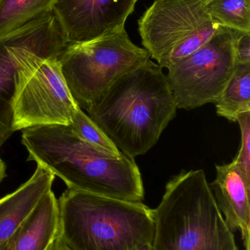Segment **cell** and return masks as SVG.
Wrapping results in <instances>:
<instances>
[{
	"instance_id": "obj_8",
	"label": "cell",
	"mask_w": 250,
	"mask_h": 250,
	"mask_svg": "<svg viewBox=\"0 0 250 250\" xmlns=\"http://www.w3.org/2000/svg\"><path fill=\"white\" fill-rule=\"evenodd\" d=\"M66 44L53 13L0 35V148L15 132V77L26 50L34 48L58 57Z\"/></svg>"
},
{
	"instance_id": "obj_2",
	"label": "cell",
	"mask_w": 250,
	"mask_h": 250,
	"mask_svg": "<svg viewBox=\"0 0 250 250\" xmlns=\"http://www.w3.org/2000/svg\"><path fill=\"white\" fill-rule=\"evenodd\" d=\"M177 108L167 75L148 60L113 82L86 111L121 153L135 159L157 144Z\"/></svg>"
},
{
	"instance_id": "obj_10",
	"label": "cell",
	"mask_w": 250,
	"mask_h": 250,
	"mask_svg": "<svg viewBox=\"0 0 250 250\" xmlns=\"http://www.w3.org/2000/svg\"><path fill=\"white\" fill-rule=\"evenodd\" d=\"M138 0H57L53 15L67 43L125 29Z\"/></svg>"
},
{
	"instance_id": "obj_24",
	"label": "cell",
	"mask_w": 250,
	"mask_h": 250,
	"mask_svg": "<svg viewBox=\"0 0 250 250\" xmlns=\"http://www.w3.org/2000/svg\"><path fill=\"white\" fill-rule=\"evenodd\" d=\"M134 250H153L152 246L151 244H146V245H142V246L139 247V248H136V249Z\"/></svg>"
},
{
	"instance_id": "obj_13",
	"label": "cell",
	"mask_w": 250,
	"mask_h": 250,
	"mask_svg": "<svg viewBox=\"0 0 250 250\" xmlns=\"http://www.w3.org/2000/svg\"><path fill=\"white\" fill-rule=\"evenodd\" d=\"M60 230L58 201L51 189L15 233L13 250H49Z\"/></svg>"
},
{
	"instance_id": "obj_4",
	"label": "cell",
	"mask_w": 250,
	"mask_h": 250,
	"mask_svg": "<svg viewBox=\"0 0 250 250\" xmlns=\"http://www.w3.org/2000/svg\"><path fill=\"white\" fill-rule=\"evenodd\" d=\"M58 201L60 236L70 250H134L152 244L151 208L68 188Z\"/></svg>"
},
{
	"instance_id": "obj_15",
	"label": "cell",
	"mask_w": 250,
	"mask_h": 250,
	"mask_svg": "<svg viewBox=\"0 0 250 250\" xmlns=\"http://www.w3.org/2000/svg\"><path fill=\"white\" fill-rule=\"evenodd\" d=\"M57 0H0V35L53 13Z\"/></svg>"
},
{
	"instance_id": "obj_21",
	"label": "cell",
	"mask_w": 250,
	"mask_h": 250,
	"mask_svg": "<svg viewBox=\"0 0 250 250\" xmlns=\"http://www.w3.org/2000/svg\"><path fill=\"white\" fill-rule=\"evenodd\" d=\"M14 241L15 233L11 237L0 243V250H13Z\"/></svg>"
},
{
	"instance_id": "obj_12",
	"label": "cell",
	"mask_w": 250,
	"mask_h": 250,
	"mask_svg": "<svg viewBox=\"0 0 250 250\" xmlns=\"http://www.w3.org/2000/svg\"><path fill=\"white\" fill-rule=\"evenodd\" d=\"M55 176L37 166L33 174L17 189L0 199V243L11 237L44 195Z\"/></svg>"
},
{
	"instance_id": "obj_22",
	"label": "cell",
	"mask_w": 250,
	"mask_h": 250,
	"mask_svg": "<svg viewBox=\"0 0 250 250\" xmlns=\"http://www.w3.org/2000/svg\"><path fill=\"white\" fill-rule=\"evenodd\" d=\"M49 250H70L67 248L66 245H65L63 241L62 240L60 236L57 237V239L54 241V243L51 245Z\"/></svg>"
},
{
	"instance_id": "obj_14",
	"label": "cell",
	"mask_w": 250,
	"mask_h": 250,
	"mask_svg": "<svg viewBox=\"0 0 250 250\" xmlns=\"http://www.w3.org/2000/svg\"><path fill=\"white\" fill-rule=\"evenodd\" d=\"M217 115L236 122L242 113L250 112V64H238L216 103Z\"/></svg>"
},
{
	"instance_id": "obj_18",
	"label": "cell",
	"mask_w": 250,
	"mask_h": 250,
	"mask_svg": "<svg viewBox=\"0 0 250 250\" xmlns=\"http://www.w3.org/2000/svg\"><path fill=\"white\" fill-rule=\"evenodd\" d=\"M219 26H220L211 23L201 28L199 30L195 32L192 36L189 37L186 41H183L180 45L174 48L167 56V58L159 64V65L162 68L167 69L178 62L189 57V55L202 48L211 39L217 32Z\"/></svg>"
},
{
	"instance_id": "obj_9",
	"label": "cell",
	"mask_w": 250,
	"mask_h": 250,
	"mask_svg": "<svg viewBox=\"0 0 250 250\" xmlns=\"http://www.w3.org/2000/svg\"><path fill=\"white\" fill-rule=\"evenodd\" d=\"M209 0H155L138 21L144 48L161 64L174 48L213 23Z\"/></svg>"
},
{
	"instance_id": "obj_16",
	"label": "cell",
	"mask_w": 250,
	"mask_h": 250,
	"mask_svg": "<svg viewBox=\"0 0 250 250\" xmlns=\"http://www.w3.org/2000/svg\"><path fill=\"white\" fill-rule=\"evenodd\" d=\"M208 10L214 24L250 32V0H209Z\"/></svg>"
},
{
	"instance_id": "obj_6",
	"label": "cell",
	"mask_w": 250,
	"mask_h": 250,
	"mask_svg": "<svg viewBox=\"0 0 250 250\" xmlns=\"http://www.w3.org/2000/svg\"><path fill=\"white\" fill-rule=\"evenodd\" d=\"M78 106L58 57L34 48L26 50L15 77V132L32 126L68 125Z\"/></svg>"
},
{
	"instance_id": "obj_3",
	"label": "cell",
	"mask_w": 250,
	"mask_h": 250,
	"mask_svg": "<svg viewBox=\"0 0 250 250\" xmlns=\"http://www.w3.org/2000/svg\"><path fill=\"white\" fill-rule=\"evenodd\" d=\"M151 213L153 250H239L203 170L172 178Z\"/></svg>"
},
{
	"instance_id": "obj_11",
	"label": "cell",
	"mask_w": 250,
	"mask_h": 250,
	"mask_svg": "<svg viewBox=\"0 0 250 250\" xmlns=\"http://www.w3.org/2000/svg\"><path fill=\"white\" fill-rule=\"evenodd\" d=\"M215 180L210 188L226 224L242 235L245 250H250V185L234 162L216 166Z\"/></svg>"
},
{
	"instance_id": "obj_23",
	"label": "cell",
	"mask_w": 250,
	"mask_h": 250,
	"mask_svg": "<svg viewBox=\"0 0 250 250\" xmlns=\"http://www.w3.org/2000/svg\"><path fill=\"white\" fill-rule=\"evenodd\" d=\"M6 165L1 157H0V183L4 180V178L7 176V173H6Z\"/></svg>"
},
{
	"instance_id": "obj_19",
	"label": "cell",
	"mask_w": 250,
	"mask_h": 250,
	"mask_svg": "<svg viewBox=\"0 0 250 250\" xmlns=\"http://www.w3.org/2000/svg\"><path fill=\"white\" fill-rule=\"evenodd\" d=\"M236 122L240 126L242 141L238 155L233 161L247 183L250 185V112L239 114Z\"/></svg>"
},
{
	"instance_id": "obj_7",
	"label": "cell",
	"mask_w": 250,
	"mask_h": 250,
	"mask_svg": "<svg viewBox=\"0 0 250 250\" xmlns=\"http://www.w3.org/2000/svg\"><path fill=\"white\" fill-rule=\"evenodd\" d=\"M241 31L219 26L202 48L167 68L178 108L216 104L236 70L235 40Z\"/></svg>"
},
{
	"instance_id": "obj_20",
	"label": "cell",
	"mask_w": 250,
	"mask_h": 250,
	"mask_svg": "<svg viewBox=\"0 0 250 250\" xmlns=\"http://www.w3.org/2000/svg\"><path fill=\"white\" fill-rule=\"evenodd\" d=\"M234 51L238 64H250V32H239L235 40Z\"/></svg>"
},
{
	"instance_id": "obj_5",
	"label": "cell",
	"mask_w": 250,
	"mask_h": 250,
	"mask_svg": "<svg viewBox=\"0 0 250 250\" xmlns=\"http://www.w3.org/2000/svg\"><path fill=\"white\" fill-rule=\"evenodd\" d=\"M151 58L126 29L82 42H68L59 55L62 73L79 108L87 110L117 79Z\"/></svg>"
},
{
	"instance_id": "obj_1",
	"label": "cell",
	"mask_w": 250,
	"mask_h": 250,
	"mask_svg": "<svg viewBox=\"0 0 250 250\" xmlns=\"http://www.w3.org/2000/svg\"><path fill=\"white\" fill-rule=\"evenodd\" d=\"M28 161L58 176L68 189L122 201L142 202V176L134 159L114 155L78 138L68 125L22 129Z\"/></svg>"
},
{
	"instance_id": "obj_17",
	"label": "cell",
	"mask_w": 250,
	"mask_h": 250,
	"mask_svg": "<svg viewBox=\"0 0 250 250\" xmlns=\"http://www.w3.org/2000/svg\"><path fill=\"white\" fill-rule=\"evenodd\" d=\"M68 126L78 138L90 145L114 155L121 154L104 131L79 106L73 113Z\"/></svg>"
}]
</instances>
